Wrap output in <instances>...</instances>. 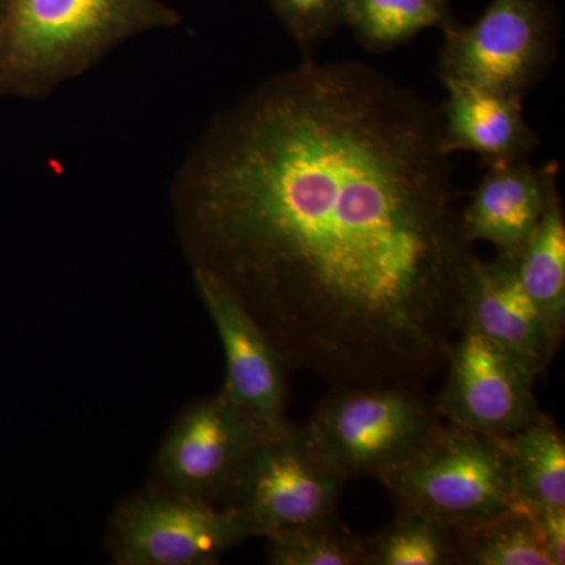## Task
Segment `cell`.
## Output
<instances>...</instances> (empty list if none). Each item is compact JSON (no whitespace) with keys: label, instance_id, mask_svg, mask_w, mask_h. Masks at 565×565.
Wrapping results in <instances>:
<instances>
[{"label":"cell","instance_id":"obj_20","mask_svg":"<svg viewBox=\"0 0 565 565\" xmlns=\"http://www.w3.org/2000/svg\"><path fill=\"white\" fill-rule=\"evenodd\" d=\"M307 57L344 25L349 0H266Z\"/></svg>","mask_w":565,"mask_h":565},{"label":"cell","instance_id":"obj_21","mask_svg":"<svg viewBox=\"0 0 565 565\" xmlns=\"http://www.w3.org/2000/svg\"><path fill=\"white\" fill-rule=\"evenodd\" d=\"M553 564H565V509L534 508Z\"/></svg>","mask_w":565,"mask_h":565},{"label":"cell","instance_id":"obj_14","mask_svg":"<svg viewBox=\"0 0 565 565\" xmlns=\"http://www.w3.org/2000/svg\"><path fill=\"white\" fill-rule=\"evenodd\" d=\"M497 438L511 465L516 500L530 508L565 509V437L557 424L544 414Z\"/></svg>","mask_w":565,"mask_h":565},{"label":"cell","instance_id":"obj_15","mask_svg":"<svg viewBox=\"0 0 565 565\" xmlns=\"http://www.w3.org/2000/svg\"><path fill=\"white\" fill-rule=\"evenodd\" d=\"M516 270L550 333L561 344L565 326V215L561 193L516 258Z\"/></svg>","mask_w":565,"mask_h":565},{"label":"cell","instance_id":"obj_7","mask_svg":"<svg viewBox=\"0 0 565 565\" xmlns=\"http://www.w3.org/2000/svg\"><path fill=\"white\" fill-rule=\"evenodd\" d=\"M275 433L223 390L202 397L159 446L152 486L226 508L253 451Z\"/></svg>","mask_w":565,"mask_h":565},{"label":"cell","instance_id":"obj_8","mask_svg":"<svg viewBox=\"0 0 565 565\" xmlns=\"http://www.w3.org/2000/svg\"><path fill=\"white\" fill-rule=\"evenodd\" d=\"M248 537L233 509L151 486L118 505L107 548L117 565H212Z\"/></svg>","mask_w":565,"mask_h":565},{"label":"cell","instance_id":"obj_10","mask_svg":"<svg viewBox=\"0 0 565 565\" xmlns=\"http://www.w3.org/2000/svg\"><path fill=\"white\" fill-rule=\"evenodd\" d=\"M196 292L221 337L226 360L222 390L274 430L288 426V364L250 311L217 277L192 269Z\"/></svg>","mask_w":565,"mask_h":565},{"label":"cell","instance_id":"obj_22","mask_svg":"<svg viewBox=\"0 0 565 565\" xmlns=\"http://www.w3.org/2000/svg\"><path fill=\"white\" fill-rule=\"evenodd\" d=\"M7 0H0V29H2L3 17H6Z\"/></svg>","mask_w":565,"mask_h":565},{"label":"cell","instance_id":"obj_3","mask_svg":"<svg viewBox=\"0 0 565 565\" xmlns=\"http://www.w3.org/2000/svg\"><path fill=\"white\" fill-rule=\"evenodd\" d=\"M444 423L424 386H337L303 427L323 462L348 482L407 462Z\"/></svg>","mask_w":565,"mask_h":565},{"label":"cell","instance_id":"obj_11","mask_svg":"<svg viewBox=\"0 0 565 565\" xmlns=\"http://www.w3.org/2000/svg\"><path fill=\"white\" fill-rule=\"evenodd\" d=\"M462 329L484 334L519 356L535 375L544 373L559 343L527 296L516 258L476 256L465 282Z\"/></svg>","mask_w":565,"mask_h":565},{"label":"cell","instance_id":"obj_6","mask_svg":"<svg viewBox=\"0 0 565 565\" xmlns=\"http://www.w3.org/2000/svg\"><path fill=\"white\" fill-rule=\"evenodd\" d=\"M344 484L305 427L289 423L253 451L226 508L241 516L250 537L270 539L338 519Z\"/></svg>","mask_w":565,"mask_h":565},{"label":"cell","instance_id":"obj_4","mask_svg":"<svg viewBox=\"0 0 565 565\" xmlns=\"http://www.w3.org/2000/svg\"><path fill=\"white\" fill-rule=\"evenodd\" d=\"M379 479L396 512H414L451 530L482 525L520 504L500 440L451 423Z\"/></svg>","mask_w":565,"mask_h":565},{"label":"cell","instance_id":"obj_17","mask_svg":"<svg viewBox=\"0 0 565 565\" xmlns=\"http://www.w3.org/2000/svg\"><path fill=\"white\" fill-rule=\"evenodd\" d=\"M452 0H349L344 24L366 51L384 54L455 20Z\"/></svg>","mask_w":565,"mask_h":565},{"label":"cell","instance_id":"obj_13","mask_svg":"<svg viewBox=\"0 0 565 565\" xmlns=\"http://www.w3.org/2000/svg\"><path fill=\"white\" fill-rule=\"evenodd\" d=\"M441 104V147L449 156L473 152L486 169L530 161L542 140L523 114L520 96L463 82H446Z\"/></svg>","mask_w":565,"mask_h":565},{"label":"cell","instance_id":"obj_18","mask_svg":"<svg viewBox=\"0 0 565 565\" xmlns=\"http://www.w3.org/2000/svg\"><path fill=\"white\" fill-rule=\"evenodd\" d=\"M396 514L392 525L367 537L364 565L456 564L455 530L414 512Z\"/></svg>","mask_w":565,"mask_h":565},{"label":"cell","instance_id":"obj_2","mask_svg":"<svg viewBox=\"0 0 565 565\" xmlns=\"http://www.w3.org/2000/svg\"><path fill=\"white\" fill-rule=\"evenodd\" d=\"M181 22L166 0H7L0 99L47 98L121 44Z\"/></svg>","mask_w":565,"mask_h":565},{"label":"cell","instance_id":"obj_1","mask_svg":"<svg viewBox=\"0 0 565 565\" xmlns=\"http://www.w3.org/2000/svg\"><path fill=\"white\" fill-rule=\"evenodd\" d=\"M457 199L437 107L311 57L215 114L170 189L192 269L333 388L446 370L478 256Z\"/></svg>","mask_w":565,"mask_h":565},{"label":"cell","instance_id":"obj_9","mask_svg":"<svg viewBox=\"0 0 565 565\" xmlns=\"http://www.w3.org/2000/svg\"><path fill=\"white\" fill-rule=\"evenodd\" d=\"M448 377L435 399L444 422L504 437L541 418L537 375L519 356L471 329H462L448 353Z\"/></svg>","mask_w":565,"mask_h":565},{"label":"cell","instance_id":"obj_12","mask_svg":"<svg viewBox=\"0 0 565 565\" xmlns=\"http://www.w3.org/2000/svg\"><path fill=\"white\" fill-rule=\"evenodd\" d=\"M557 178V162L534 167L523 161L487 169L470 203L460 210L465 237L471 244L493 245L498 256L519 258L559 195Z\"/></svg>","mask_w":565,"mask_h":565},{"label":"cell","instance_id":"obj_16","mask_svg":"<svg viewBox=\"0 0 565 565\" xmlns=\"http://www.w3.org/2000/svg\"><path fill=\"white\" fill-rule=\"evenodd\" d=\"M455 535L456 564L555 565L530 505L520 503L482 525L455 530Z\"/></svg>","mask_w":565,"mask_h":565},{"label":"cell","instance_id":"obj_19","mask_svg":"<svg viewBox=\"0 0 565 565\" xmlns=\"http://www.w3.org/2000/svg\"><path fill=\"white\" fill-rule=\"evenodd\" d=\"M267 541L273 565H364L367 537L352 533L340 520L275 535Z\"/></svg>","mask_w":565,"mask_h":565},{"label":"cell","instance_id":"obj_5","mask_svg":"<svg viewBox=\"0 0 565 565\" xmlns=\"http://www.w3.org/2000/svg\"><path fill=\"white\" fill-rule=\"evenodd\" d=\"M441 82L525 98L544 79L559 46L561 22L550 0H492L471 24L441 28Z\"/></svg>","mask_w":565,"mask_h":565}]
</instances>
